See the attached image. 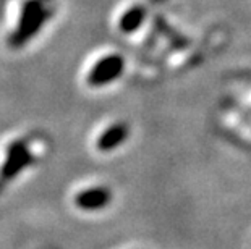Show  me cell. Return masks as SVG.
Masks as SVG:
<instances>
[{"mask_svg":"<svg viewBox=\"0 0 251 249\" xmlns=\"http://www.w3.org/2000/svg\"><path fill=\"white\" fill-rule=\"evenodd\" d=\"M49 18L50 12L44 8L42 0H26L23 10H21L17 29L13 31V34L8 39V45L13 49L23 47L26 42L39 33Z\"/></svg>","mask_w":251,"mask_h":249,"instance_id":"6da1fadb","label":"cell"},{"mask_svg":"<svg viewBox=\"0 0 251 249\" xmlns=\"http://www.w3.org/2000/svg\"><path fill=\"white\" fill-rule=\"evenodd\" d=\"M29 142L31 137H21L7 147V157L0 167V181L2 183L7 184L8 181H12L13 178L18 177L20 172H23L25 168L31 167L36 162L34 154L29 151Z\"/></svg>","mask_w":251,"mask_h":249,"instance_id":"7a4b0ae2","label":"cell"},{"mask_svg":"<svg viewBox=\"0 0 251 249\" xmlns=\"http://www.w3.org/2000/svg\"><path fill=\"white\" fill-rule=\"evenodd\" d=\"M125 68V60L119 54H110L96 62V65L91 68L88 75V84L93 88L107 86L109 83L115 81L122 76Z\"/></svg>","mask_w":251,"mask_h":249,"instance_id":"3957f363","label":"cell"},{"mask_svg":"<svg viewBox=\"0 0 251 249\" xmlns=\"http://www.w3.org/2000/svg\"><path fill=\"white\" fill-rule=\"evenodd\" d=\"M110 201H112L110 189L105 186H98V188H89L79 191L76 194V198H75V204L81 210H99L104 209L105 205H109Z\"/></svg>","mask_w":251,"mask_h":249,"instance_id":"277c9868","label":"cell"},{"mask_svg":"<svg viewBox=\"0 0 251 249\" xmlns=\"http://www.w3.org/2000/svg\"><path fill=\"white\" fill-rule=\"evenodd\" d=\"M128 133H130V128H128L126 123H114L110 125L107 130L102 131V135L98 137V141H96V147L100 151V152H110L117 149L122 142L126 141L128 137Z\"/></svg>","mask_w":251,"mask_h":249,"instance_id":"5b68a950","label":"cell"},{"mask_svg":"<svg viewBox=\"0 0 251 249\" xmlns=\"http://www.w3.org/2000/svg\"><path fill=\"white\" fill-rule=\"evenodd\" d=\"M144 18H146V8L141 7V5H135V7H131L130 10H126V12L122 15L119 28L122 33L131 34L143 24Z\"/></svg>","mask_w":251,"mask_h":249,"instance_id":"8992f818","label":"cell"},{"mask_svg":"<svg viewBox=\"0 0 251 249\" xmlns=\"http://www.w3.org/2000/svg\"><path fill=\"white\" fill-rule=\"evenodd\" d=\"M3 188H5V183H2V181H0V194H2V191H3Z\"/></svg>","mask_w":251,"mask_h":249,"instance_id":"52a82bcc","label":"cell"},{"mask_svg":"<svg viewBox=\"0 0 251 249\" xmlns=\"http://www.w3.org/2000/svg\"><path fill=\"white\" fill-rule=\"evenodd\" d=\"M152 2H162V0H152Z\"/></svg>","mask_w":251,"mask_h":249,"instance_id":"ba28073f","label":"cell"}]
</instances>
